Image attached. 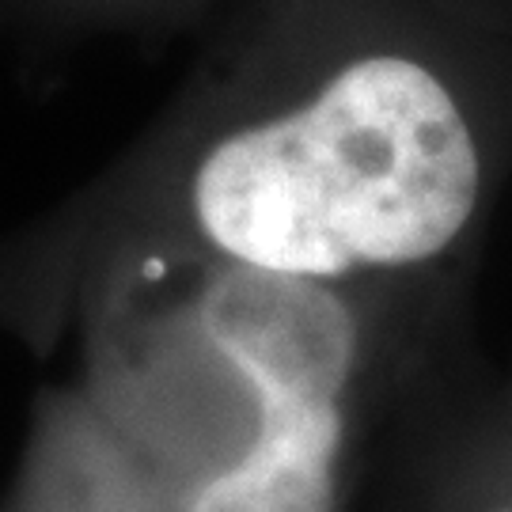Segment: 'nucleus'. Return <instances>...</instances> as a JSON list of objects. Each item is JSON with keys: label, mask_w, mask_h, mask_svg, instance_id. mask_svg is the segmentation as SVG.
Masks as SVG:
<instances>
[{"label": "nucleus", "mask_w": 512, "mask_h": 512, "mask_svg": "<svg viewBox=\"0 0 512 512\" xmlns=\"http://www.w3.org/2000/svg\"><path fill=\"white\" fill-rule=\"evenodd\" d=\"M198 327L255 395L247 452L186 497V512H334L346 395L361 334L323 281L220 266Z\"/></svg>", "instance_id": "2"}, {"label": "nucleus", "mask_w": 512, "mask_h": 512, "mask_svg": "<svg viewBox=\"0 0 512 512\" xmlns=\"http://www.w3.org/2000/svg\"><path fill=\"white\" fill-rule=\"evenodd\" d=\"M289 103L224 129L186 179V220L224 266L338 281L421 266L471 224V107L421 35H323Z\"/></svg>", "instance_id": "1"}, {"label": "nucleus", "mask_w": 512, "mask_h": 512, "mask_svg": "<svg viewBox=\"0 0 512 512\" xmlns=\"http://www.w3.org/2000/svg\"><path fill=\"white\" fill-rule=\"evenodd\" d=\"M497 512H512V509H497Z\"/></svg>", "instance_id": "3"}]
</instances>
